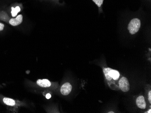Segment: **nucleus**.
Masks as SVG:
<instances>
[{
  "mask_svg": "<svg viewBox=\"0 0 151 113\" xmlns=\"http://www.w3.org/2000/svg\"><path fill=\"white\" fill-rule=\"evenodd\" d=\"M140 26V20L138 18H133L129 23L128 29L130 33L133 35L139 31Z\"/></svg>",
  "mask_w": 151,
  "mask_h": 113,
  "instance_id": "obj_1",
  "label": "nucleus"
},
{
  "mask_svg": "<svg viewBox=\"0 0 151 113\" xmlns=\"http://www.w3.org/2000/svg\"><path fill=\"white\" fill-rule=\"evenodd\" d=\"M119 88L124 92H127L129 90L130 86L129 81L126 77H123L119 82Z\"/></svg>",
  "mask_w": 151,
  "mask_h": 113,
  "instance_id": "obj_3",
  "label": "nucleus"
},
{
  "mask_svg": "<svg viewBox=\"0 0 151 113\" xmlns=\"http://www.w3.org/2000/svg\"><path fill=\"white\" fill-rule=\"evenodd\" d=\"M147 113H151V109H150V110H149V111H147Z\"/></svg>",
  "mask_w": 151,
  "mask_h": 113,
  "instance_id": "obj_15",
  "label": "nucleus"
},
{
  "mask_svg": "<svg viewBox=\"0 0 151 113\" xmlns=\"http://www.w3.org/2000/svg\"><path fill=\"white\" fill-rule=\"evenodd\" d=\"M72 90V86L69 82L64 83L61 87V92L64 96L70 94Z\"/></svg>",
  "mask_w": 151,
  "mask_h": 113,
  "instance_id": "obj_4",
  "label": "nucleus"
},
{
  "mask_svg": "<svg viewBox=\"0 0 151 113\" xmlns=\"http://www.w3.org/2000/svg\"><path fill=\"white\" fill-rule=\"evenodd\" d=\"M3 101L5 104L9 106H14L16 104V102L14 99L9 98H4Z\"/></svg>",
  "mask_w": 151,
  "mask_h": 113,
  "instance_id": "obj_8",
  "label": "nucleus"
},
{
  "mask_svg": "<svg viewBox=\"0 0 151 113\" xmlns=\"http://www.w3.org/2000/svg\"><path fill=\"white\" fill-rule=\"evenodd\" d=\"M23 21L22 15H19L16 18H12L9 21V23L12 26H16L22 23Z\"/></svg>",
  "mask_w": 151,
  "mask_h": 113,
  "instance_id": "obj_5",
  "label": "nucleus"
},
{
  "mask_svg": "<svg viewBox=\"0 0 151 113\" xmlns=\"http://www.w3.org/2000/svg\"><path fill=\"white\" fill-rule=\"evenodd\" d=\"M92 1L99 7H101L104 1V0H92Z\"/></svg>",
  "mask_w": 151,
  "mask_h": 113,
  "instance_id": "obj_11",
  "label": "nucleus"
},
{
  "mask_svg": "<svg viewBox=\"0 0 151 113\" xmlns=\"http://www.w3.org/2000/svg\"><path fill=\"white\" fill-rule=\"evenodd\" d=\"M51 97V94H49V93L46 95V97L47 99H49Z\"/></svg>",
  "mask_w": 151,
  "mask_h": 113,
  "instance_id": "obj_14",
  "label": "nucleus"
},
{
  "mask_svg": "<svg viewBox=\"0 0 151 113\" xmlns=\"http://www.w3.org/2000/svg\"><path fill=\"white\" fill-rule=\"evenodd\" d=\"M37 84L41 87H50L51 85L50 82L46 79H39L37 81Z\"/></svg>",
  "mask_w": 151,
  "mask_h": 113,
  "instance_id": "obj_7",
  "label": "nucleus"
},
{
  "mask_svg": "<svg viewBox=\"0 0 151 113\" xmlns=\"http://www.w3.org/2000/svg\"><path fill=\"white\" fill-rule=\"evenodd\" d=\"M109 113H114L113 112H109Z\"/></svg>",
  "mask_w": 151,
  "mask_h": 113,
  "instance_id": "obj_16",
  "label": "nucleus"
},
{
  "mask_svg": "<svg viewBox=\"0 0 151 113\" xmlns=\"http://www.w3.org/2000/svg\"><path fill=\"white\" fill-rule=\"evenodd\" d=\"M148 100L150 103H151V91H149L148 93Z\"/></svg>",
  "mask_w": 151,
  "mask_h": 113,
  "instance_id": "obj_12",
  "label": "nucleus"
},
{
  "mask_svg": "<svg viewBox=\"0 0 151 113\" xmlns=\"http://www.w3.org/2000/svg\"><path fill=\"white\" fill-rule=\"evenodd\" d=\"M20 8L19 6H17L16 8L12 7V16L15 17L17 15L18 13L20 12Z\"/></svg>",
  "mask_w": 151,
  "mask_h": 113,
  "instance_id": "obj_9",
  "label": "nucleus"
},
{
  "mask_svg": "<svg viewBox=\"0 0 151 113\" xmlns=\"http://www.w3.org/2000/svg\"><path fill=\"white\" fill-rule=\"evenodd\" d=\"M136 104L138 107L141 109H145L146 107V104L145 98L143 96H140L138 97L136 99Z\"/></svg>",
  "mask_w": 151,
  "mask_h": 113,
  "instance_id": "obj_6",
  "label": "nucleus"
},
{
  "mask_svg": "<svg viewBox=\"0 0 151 113\" xmlns=\"http://www.w3.org/2000/svg\"><path fill=\"white\" fill-rule=\"evenodd\" d=\"M106 78L108 80H111L112 78L114 80H117L119 78L120 74L117 70H112L111 68H105L103 70Z\"/></svg>",
  "mask_w": 151,
  "mask_h": 113,
  "instance_id": "obj_2",
  "label": "nucleus"
},
{
  "mask_svg": "<svg viewBox=\"0 0 151 113\" xmlns=\"http://www.w3.org/2000/svg\"><path fill=\"white\" fill-rule=\"evenodd\" d=\"M4 28V25L3 23H0V31L3 30Z\"/></svg>",
  "mask_w": 151,
  "mask_h": 113,
  "instance_id": "obj_13",
  "label": "nucleus"
},
{
  "mask_svg": "<svg viewBox=\"0 0 151 113\" xmlns=\"http://www.w3.org/2000/svg\"><path fill=\"white\" fill-rule=\"evenodd\" d=\"M3 17H4V20H3V21L6 22L8 21L9 18V17H8V16L6 15V13L4 12V16H3V12H1V13H0V19L2 20Z\"/></svg>",
  "mask_w": 151,
  "mask_h": 113,
  "instance_id": "obj_10",
  "label": "nucleus"
}]
</instances>
